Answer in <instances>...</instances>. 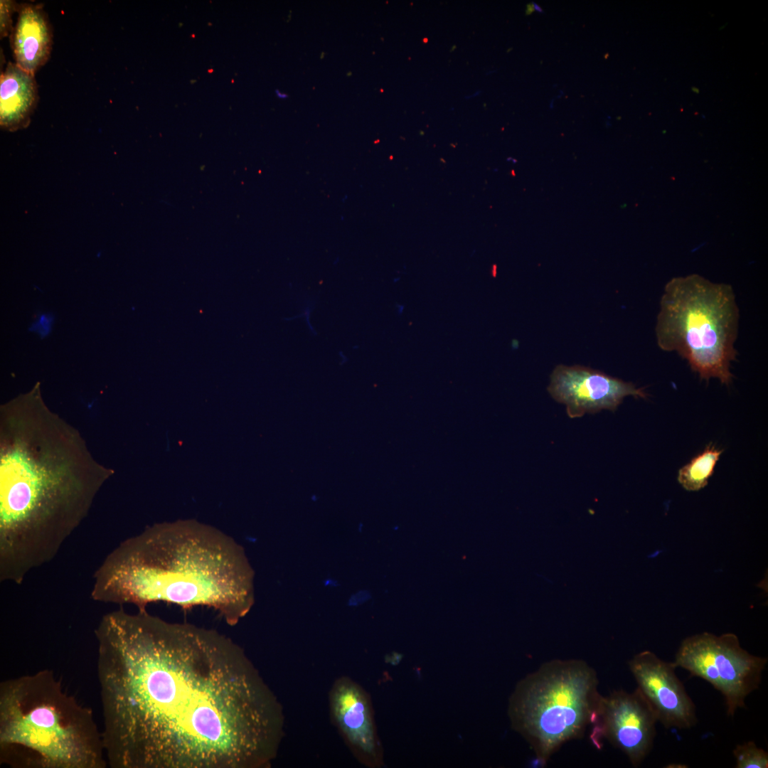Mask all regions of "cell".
Listing matches in <instances>:
<instances>
[{
	"mask_svg": "<svg viewBox=\"0 0 768 768\" xmlns=\"http://www.w3.org/2000/svg\"><path fill=\"white\" fill-rule=\"evenodd\" d=\"M112 768H267L284 736L277 697L218 631L122 609L95 630Z\"/></svg>",
	"mask_w": 768,
	"mask_h": 768,
	"instance_id": "obj_1",
	"label": "cell"
},
{
	"mask_svg": "<svg viewBox=\"0 0 768 768\" xmlns=\"http://www.w3.org/2000/svg\"><path fill=\"white\" fill-rule=\"evenodd\" d=\"M114 471L32 393L0 410V580L51 561Z\"/></svg>",
	"mask_w": 768,
	"mask_h": 768,
	"instance_id": "obj_2",
	"label": "cell"
},
{
	"mask_svg": "<svg viewBox=\"0 0 768 768\" xmlns=\"http://www.w3.org/2000/svg\"><path fill=\"white\" fill-rule=\"evenodd\" d=\"M93 600L206 606L230 625L251 607L252 574L242 548L215 528L186 521L155 524L122 542L93 575Z\"/></svg>",
	"mask_w": 768,
	"mask_h": 768,
	"instance_id": "obj_3",
	"label": "cell"
},
{
	"mask_svg": "<svg viewBox=\"0 0 768 768\" xmlns=\"http://www.w3.org/2000/svg\"><path fill=\"white\" fill-rule=\"evenodd\" d=\"M0 762L18 768H105L91 709L48 669L0 683Z\"/></svg>",
	"mask_w": 768,
	"mask_h": 768,
	"instance_id": "obj_4",
	"label": "cell"
},
{
	"mask_svg": "<svg viewBox=\"0 0 768 768\" xmlns=\"http://www.w3.org/2000/svg\"><path fill=\"white\" fill-rule=\"evenodd\" d=\"M739 318L731 286L696 274L673 278L660 299L656 343L662 351L684 358L701 380L717 378L728 385L737 355Z\"/></svg>",
	"mask_w": 768,
	"mask_h": 768,
	"instance_id": "obj_5",
	"label": "cell"
},
{
	"mask_svg": "<svg viewBox=\"0 0 768 768\" xmlns=\"http://www.w3.org/2000/svg\"><path fill=\"white\" fill-rule=\"evenodd\" d=\"M602 695L595 671L580 659L543 663L516 686L508 713L513 729L541 764L592 725Z\"/></svg>",
	"mask_w": 768,
	"mask_h": 768,
	"instance_id": "obj_6",
	"label": "cell"
},
{
	"mask_svg": "<svg viewBox=\"0 0 768 768\" xmlns=\"http://www.w3.org/2000/svg\"><path fill=\"white\" fill-rule=\"evenodd\" d=\"M767 658L750 654L736 635L702 633L686 638L673 663L710 683L722 693L727 713L745 707L746 698L758 689Z\"/></svg>",
	"mask_w": 768,
	"mask_h": 768,
	"instance_id": "obj_7",
	"label": "cell"
},
{
	"mask_svg": "<svg viewBox=\"0 0 768 768\" xmlns=\"http://www.w3.org/2000/svg\"><path fill=\"white\" fill-rule=\"evenodd\" d=\"M657 721L654 710L638 688L631 693L615 690L602 696L591 739L598 748L602 740H607L638 767L653 747Z\"/></svg>",
	"mask_w": 768,
	"mask_h": 768,
	"instance_id": "obj_8",
	"label": "cell"
},
{
	"mask_svg": "<svg viewBox=\"0 0 768 768\" xmlns=\"http://www.w3.org/2000/svg\"><path fill=\"white\" fill-rule=\"evenodd\" d=\"M548 391L556 402L566 405L570 418L602 410L614 412L629 395L647 397L643 388L580 365L557 366L550 375Z\"/></svg>",
	"mask_w": 768,
	"mask_h": 768,
	"instance_id": "obj_9",
	"label": "cell"
},
{
	"mask_svg": "<svg viewBox=\"0 0 768 768\" xmlns=\"http://www.w3.org/2000/svg\"><path fill=\"white\" fill-rule=\"evenodd\" d=\"M329 699L331 721L353 756L368 767H381L383 748L368 693L349 677L341 676L334 681Z\"/></svg>",
	"mask_w": 768,
	"mask_h": 768,
	"instance_id": "obj_10",
	"label": "cell"
},
{
	"mask_svg": "<svg viewBox=\"0 0 768 768\" xmlns=\"http://www.w3.org/2000/svg\"><path fill=\"white\" fill-rule=\"evenodd\" d=\"M628 665L637 688L665 727L690 729L695 725V705L677 677L673 662L644 651L633 656Z\"/></svg>",
	"mask_w": 768,
	"mask_h": 768,
	"instance_id": "obj_11",
	"label": "cell"
},
{
	"mask_svg": "<svg viewBox=\"0 0 768 768\" xmlns=\"http://www.w3.org/2000/svg\"><path fill=\"white\" fill-rule=\"evenodd\" d=\"M17 14L16 23L9 36L14 63L35 75L51 55V25L41 5L19 4Z\"/></svg>",
	"mask_w": 768,
	"mask_h": 768,
	"instance_id": "obj_12",
	"label": "cell"
},
{
	"mask_svg": "<svg viewBox=\"0 0 768 768\" xmlns=\"http://www.w3.org/2000/svg\"><path fill=\"white\" fill-rule=\"evenodd\" d=\"M38 102L35 75L9 62L0 76V126L16 132L26 128Z\"/></svg>",
	"mask_w": 768,
	"mask_h": 768,
	"instance_id": "obj_13",
	"label": "cell"
},
{
	"mask_svg": "<svg viewBox=\"0 0 768 768\" xmlns=\"http://www.w3.org/2000/svg\"><path fill=\"white\" fill-rule=\"evenodd\" d=\"M722 452L723 449L715 444H708L703 451L679 469L677 476L679 484L687 491H695L704 488L713 476Z\"/></svg>",
	"mask_w": 768,
	"mask_h": 768,
	"instance_id": "obj_14",
	"label": "cell"
},
{
	"mask_svg": "<svg viewBox=\"0 0 768 768\" xmlns=\"http://www.w3.org/2000/svg\"><path fill=\"white\" fill-rule=\"evenodd\" d=\"M737 768H767L768 754L759 748L754 742H747L736 746L733 750Z\"/></svg>",
	"mask_w": 768,
	"mask_h": 768,
	"instance_id": "obj_15",
	"label": "cell"
},
{
	"mask_svg": "<svg viewBox=\"0 0 768 768\" xmlns=\"http://www.w3.org/2000/svg\"><path fill=\"white\" fill-rule=\"evenodd\" d=\"M18 3L11 0H1L0 1V37L1 39L9 37L11 35L14 26L12 21V15L14 12H17Z\"/></svg>",
	"mask_w": 768,
	"mask_h": 768,
	"instance_id": "obj_16",
	"label": "cell"
},
{
	"mask_svg": "<svg viewBox=\"0 0 768 768\" xmlns=\"http://www.w3.org/2000/svg\"><path fill=\"white\" fill-rule=\"evenodd\" d=\"M52 321L53 318L50 315L41 314L36 322L33 324L31 330L36 331L44 336L49 333Z\"/></svg>",
	"mask_w": 768,
	"mask_h": 768,
	"instance_id": "obj_17",
	"label": "cell"
},
{
	"mask_svg": "<svg viewBox=\"0 0 768 768\" xmlns=\"http://www.w3.org/2000/svg\"><path fill=\"white\" fill-rule=\"evenodd\" d=\"M532 5H533L534 11H536L537 12H539V13H543V9L538 4H536L535 2H532Z\"/></svg>",
	"mask_w": 768,
	"mask_h": 768,
	"instance_id": "obj_18",
	"label": "cell"
},
{
	"mask_svg": "<svg viewBox=\"0 0 768 768\" xmlns=\"http://www.w3.org/2000/svg\"><path fill=\"white\" fill-rule=\"evenodd\" d=\"M533 11H534V9H533L532 4H527V8H526V14H530Z\"/></svg>",
	"mask_w": 768,
	"mask_h": 768,
	"instance_id": "obj_19",
	"label": "cell"
},
{
	"mask_svg": "<svg viewBox=\"0 0 768 768\" xmlns=\"http://www.w3.org/2000/svg\"><path fill=\"white\" fill-rule=\"evenodd\" d=\"M276 95H277V96L278 97L282 98V99H284V98L287 97V95L286 94L280 92L277 90H276Z\"/></svg>",
	"mask_w": 768,
	"mask_h": 768,
	"instance_id": "obj_20",
	"label": "cell"
}]
</instances>
